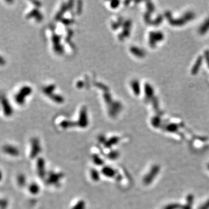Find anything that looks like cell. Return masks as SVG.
I'll return each mask as SVG.
<instances>
[{"mask_svg":"<svg viewBox=\"0 0 209 209\" xmlns=\"http://www.w3.org/2000/svg\"><path fill=\"white\" fill-rule=\"evenodd\" d=\"M47 183L52 185H57L60 183V181L63 178V176L61 173H58L55 172H52L47 177Z\"/></svg>","mask_w":209,"mask_h":209,"instance_id":"obj_3","label":"cell"},{"mask_svg":"<svg viewBox=\"0 0 209 209\" xmlns=\"http://www.w3.org/2000/svg\"><path fill=\"white\" fill-rule=\"evenodd\" d=\"M91 177L94 181H98L100 179V173L96 170H92L90 173Z\"/></svg>","mask_w":209,"mask_h":209,"instance_id":"obj_12","label":"cell"},{"mask_svg":"<svg viewBox=\"0 0 209 209\" xmlns=\"http://www.w3.org/2000/svg\"><path fill=\"white\" fill-rule=\"evenodd\" d=\"M1 103H2L4 114L7 116H10L13 113V110L12 108V106H10V102L4 97H2V98H1Z\"/></svg>","mask_w":209,"mask_h":209,"instance_id":"obj_4","label":"cell"},{"mask_svg":"<svg viewBox=\"0 0 209 209\" xmlns=\"http://www.w3.org/2000/svg\"><path fill=\"white\" fill-rule=\"evenodd\" d=\"M41 151V147L39 140L37 138H33L31 142V151L30 158L34 159L36 158Z\"/></svg>","mask_w":209,"mask_h":209,"instance_id":"obj_2","label":"cell"},{"mask_svg":"<svg viewBox=\"0 0 209 209\" xmlns=\"http://www.w3.org/2000/svg\"><path fill=\"white\" fill-rule=\"evenodd\" d=\"M37 171L40 177L43 179L46 176L45 164L43 159H39L37 162Z\"/></svg>","mask_w":209,"mask_h":209,"instance_id":"obj_5","label":"cell"},{"mask_svg":"<svg viewBox=\"0 0 209 209\" xmlns=\"http://www.w3.org/2000/svg\"><path fill=\"white\" fill-rule=\"evenodd\" d=\"M86 209V204L84 201L80 200L78 201L71 208V209Z\"/></svg>","mask_w":209,"mask_h":209,"instance_id":"obj_10","label":"cell"},{"mask_svg":"<svg viewBox=\"0 0 209 209\" xmlns=\"http://www.w3.org/2000/svg\"><path fill=\"white\" fill-rule=\"evenodd\" d=\"M29 192L31 194L36 195V194H37V193H39V192H40V187H39V186L37 184L32 183L29 185Z\"/></svg>","mask_w":209,"mask_h":209,"instance_id":"obj_9","label":"cell"},{"mask_svg":"<svg viewBox=\"0 0 209 209\" xmlns=\"http://www.w3.org/2000/svg\"><path fill=\"white\" fill-rule=\"evenodd\" d=\"M6 63V61L5 59L0 55V66H4Z\"/></svg>","mask_w":209,"mask_h":209,"instance_id":"obj_15","label":"cell"},{"mask_svg":"<svg viewBox=\"0 0 209 209\" xmlns=\"http://www.w3.org/2000/svg\"><path fill=\"white\" fill-rule=\"evenodd\" d=\"M8 206V203L6 200L0 201V208L1 209H5Z\"/></svg>","mask_w":209,"mask_h":209,"instance_id":"obj_14","label":"cell"},{"mask_svg":"<svg viewBox=\"0 0 209 209\" xmlns=\"http://www.w3.org/2000/svg\"><path fill=\"white\" fill-rule=\"evenodd\" d=\"M94 160H95L94 161V162H95L94 163L96 164L97 165H100V164H103V160L101 159L98 156H95V158H94Z\"/></svg>","mask_w":209,"mask_h":209,"instance_id":"obj_13","label":"cell"},{"mask_svg":"<svg viewBox=\"0 0 209 209\" xmlns=\"http://www.w3.org/2000/svg\"><path fill=\"white\" fill-rule=\"evenodd\" d=\"M17 182L20 187H24L26 183V177L23 174H20L18 176Z\"/></svg>","mask_w":209,"mask_h":209,"instance_id":"obj_11","label":"cell"},{"mask_svg":"<svg viewBox=\"0 0 209 209\" xmlns=\"http://www.w3.org/2000/svg\"><path fill=\"white\" fill-rule=\"evenodd\" d=\"M2 177H3V175H2V171L0 170V181L2 180Z\"/></svg>","mask_w":209,"mask_h":209,"instance_id":"obj_16","label":"cell"},{"mask_svg":"<svg viewBox=\"0 0 209 209\" xmlns=\"http://www.w3.org/2000/svg\"><path fill=\"white\" fill-rule=\"evenodd\" d=\"M119 141V138L117 137H112V138L109 139L107 142H105V145L106 147H108V148H110V147H112L113 146L116 145L118 142Z\"/></svg>","mask_w":209,"mask_h":209,"instance_id":"obj_8","label":"cell"},{"mask_svg":"<svg viewBox=\"0 0 209 209\" xmlns=\"http://www.w3.org/2000/svg\"><path fill=\"white\" fill-rule=\"evenodd\" d=\"M3 151L12 156H17L19 154V151L17 148L12 145H5L3 147Z\"/></svg>","mask_w":209,"mask_h":209,"instance_id":"obj_6","label":"cell"},{"mask_svg":"<svg viewBox=\"0 0 209 209\" xmlns=\"http://www.w3.org/2000/svg\"><path fill=\"white\" fill-rule=\"evenodd\" d=\"M31 91L32 90L29 87L25 86L22 88L21 90L19 91V92L17 94V95L15 97V100L16 102L19 105L24 104L26 97L30 95Z\"/></svg>","mask_w":209,"mask_h":209,"instance_id":"obj_1","label":"cell"},{"mask_svg":"<svg viewBox=\"0 0 209 209\" xmlns=\"http://www.w3.org/2000/svg\"><path fill=\"white\" fill-rule=\"evenodd\" d=\"M102 174L106 177L112 178L115 176L116 172L115 170L112 168L111 167L105 166V167H103L102 170Z\"/></svg>","mask_w":209,"mask_h":209,"instance_id":"obj_7","label":"cell"}]
</instances>
